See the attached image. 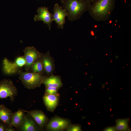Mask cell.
I'll use <instances>...</instances> for the list:
<instances>
[{
	"label": "cell",
	"instance_id": "16",
	"mask_svg": "<svg viewBox=\"0 0 131 131\" xmlns=\"http://www.w3.org/2000/svg\"><path fill=\"white\" fill-rule=\"evenodd\" d=\"M13 113L4 105H0V121L8 126L10 124Z\"/></svg>",
	"mask_w": 131,
	"mask_h": 131
},
{
	"label": "cell",
	"instance_id": "13",
	"mask_svg": "<svg viewBox=\"0 0 131 131\" xmlns=\"http://www.w3.org/2000/svg\"><path fill=\"white\" fill-rule=\"evenodd\" d=\"M24 120L19 128L21 131H37L42 130L31 116L26 113Z\"/></svg>",
	"mask_w": 131,
	"mask_h": 131
},
{
	"label": "cell",
	"instance_id": "20",
	"mask_svg": "<svg viewBox=\"0 0 131 131\" xmlns=\"http://www.w3.org/2000/svg\"><path fill=\"white\" fill-rule=\"evenodd\" d=\"M67 131H82L81 126L79 124H71L66 129Z\"/></svg>",
	"mask_w": 131,
	"mask_h": 131
},
{
	"label": "cell",
	"instance_id": "2",
	"mask_svg": "<svg viewBox=\"0 0 131 131\" xmlns=\"http://www.w3.org/2000/svg\"><path fill=\"white\" fill-rule=\"evenodd\" d=\"M63 8L68 13L67 16L69 21L79 19L86 11H88L91 3L86 0H64Z\"/></svg>",
	"mask_w": 131,
	"mask_h": 131
},
{
	"label": "cell",
	"instance_id": "18",
	"mask_svg": "<svg viewBox=\"0 0 131 131\" xmlns=\"http://www.w3.org/2000/svg\"><path fill=\"white\" fill-rule=\"evenodd\" d=\"M130 119L129 118L118 119L116 120L115 127L116 131H125L129 130V123Z\"/></svg>",
	"mask_w": 131,
	"mask_h": 131
},
{
	"label": "cell",
	"instance_id": "14",
	"mask_svg": "<svg viewBox=\"0 0 131 131\" xmlns=\"http://www.w3.org/2000/svg\"><path fill=\"white\" fill-rule=\"evenodd\" d=\"M25 110L21 109H19L13 113L11 121L9 125L15 127L18 131L19 127L25 118Z\"/></svg>",
	"mask_w": 131,
	"mask_h": 131
},
{
	"label": "cell",
	"instance_id": "7",
	"mask_svg": "<svg viewBox=\"0 0 131 131\" xmlns=\"http://www.w3.org/2000/svg\"><path fill=\"white\" fill-rule=\"evenodd\" d=\"M23 56L26 61L25 66L26 71L29 72L30 68L34 62L41 56V53L38 51L34 47H26L24 50Z\"/></svg>",
	"mask_w": 131,
	"mask_h": 131
},
{
	"label": "cell",
	"instance_id": "24",
	"mask_svg": "<svg viewBox=\"0 0 131 131\" xmlns=\"http://www.w3.org/2000/svg\"><path fill=\"white\" fill-rule=\"evenodd\" d=\"M88 1L89 2L91 3H92V2H93L94 1L96 0H86Z\"/></svg>",
	"mask_w": 131,
	"mask_h": 131
},
{
	"label": "cell",
	"instance_id": "8",
	"mask_svg": "<svg viewBox=\"0 0 131 131\" xmlns=\"http://www.w3.org/2000/svg\"><path fill=\"white\" fill-rule=\"evenodd\" d=\"M53 18L58 25V27L62 29L65 23V17L68 13L65 9L58 3L55 4L53 8Z\"/></svg>",
	"mask_w": 131,
	"mask_h": 131
},
{
	"label": "cell",
	"instance_id": "21",
	"mask_svg": "<svg viewBox=\"0 0 131 131\" xmlns=\"http://www.w3.org/2000/svg\"><path fill=\"white\" fill-rule=\"evenodd\" d=\"M8 126L0 122V131H6Z\"/></svg>",
	"mask_w": 131,
	"mask_h": 131
},
{
	"label": "cell",
	"instance_id": "12",
	"mask_svg": "<svg viewBox=\"0 0 131 131\" xmlns=\"http://www.w3.org/2000/svg\"><path fill=\"white\" fill-rule=\"evenodd\" d=\"M59 93L55 95L45 94L43 98L44 104L47 110L53 112L59 103L60 98Z\"/></svg>",
	"mask_w": 131,
	"mask_h": 131
},
{
	"label": "cell",
	"instance_id": "6",
	"mask_svg": "<svg viewBox=\"0 0 131 131\" xmlns=\"http://www.w3.org/2000/svg\"><path fill=\"white\" fill-rule=\"evenodd\" d=\"M26 63L23 56L17 57L13 62H10L5 58L3 61V71L6 74H13L15 73L18 68L25 66Z\"/></svg>",
	"mask_w": 131,
	"mask_h": 131
},
{
	"label": "cell",
	"instance_id": "4",
	"mask_svg": "<svg viewBox=\"0 0 131 131\" xmlns=\"http://www.w3.org/2000/svg\"><path fill=\"white\" fill-rule=\"evenodd\" d=\"M17 93V88L10 79H5L0 81V98L9 97L13 102Z\"/></svg>",
	"mask_w": 131,
	"mask_h": 131
},
{
	"label": "cell",
	"instance_id": "5",
	"mask_svg": "<svg viewBox=\"0 0 131 131\" xmlns=\"http://www.w3.org/2000/svg\"><path fill=\"white\" fill-rule=\"evenodd\" d=\"M71 124V121L69 119L56 116L49 121L46 126L48 131H62Z\"/></svg>",
	"mask_w": 131,
	"mask_h": 131
},
{
	"label": "cell",
	"instance_id": "3",
	"mask_svg": "<svg viewBox=\"0 0 131 131\" xmlns=\"http://www.w3.org/2000/svg\"><path fill=\"white\" fill-rule=\"evenodd\" d=\"M19 78L24 86L29 89H33L40 87L47 76L43 75L29 72H18Z\"/></svg>",
	"mask_w": 131,
	"mask_h": 131
},
{
	"label": "cell",
	"instance_id": "23",
	"mask_svg": "<svg viewBox=\"0 0 131 131\" xmlns=\"http://www.w3.org/2000/svg\"><path fill=\"white\" fill-rule=\"evenodd\" d=\"M16 129L13 127V126L10 125L8 126L7 129L6 131H15Z\"/></svg>",
	"mask_w": 131,
	"mask_h": 131
},
{
	"label": "cell",
	"instance_id": "17",
	"mask_svg": "<svg viewBox=\"0 0 131 131\" xmlns=\"http://www.w3.org/2000/svg\"><path fill=\"white\" fill-rule=\"evenodd\" d=\"M29 72L45 76L41 57L34 62L31 66Z\"/></svg>",
	"mask_w": 131,
	"mask_h": 131
},
{
	"label": "cell",
	"instance_id": "25",
	"mask_svg": "<svg viewBox=\"0 0 131 131\" xmlns=\"http://www.w3.org/2000/svg\"><path fill=\"white\" fill-rule=\"evenodd\" d=\"M60 0V1L61 2V3H62L63 2V1H64V0Z\"/></svg>",
	"mask_w": 131,
	"mask_h": 131
},
{
	"label": "cell",
	"instance_id": "11",
	"mask_svg": "<svg viewBox=\"0 0 131 131\" xmlns=\"http://www.w3.org/2000/svg\"><path fill=\"white\" fill-rule=\"evenodd\" d=\"M41 58L44 68L45 74L47 77L52 74L55 69L54 61L49 52L45 54L41 53Z\"/></svg>",
	"mask_w": 131,
	"mask_h": 131
},
{
	"label": "cell",
	"instance_id": "1",
	"mask_svg": "<svg viewBox=\"0 0 131 131\" xmlns=\"http://www.w3.org/2000/svg\"><path fill=\"white\" fill-rule=\"evenodd\" d=\"M116 0H96L92 3L89 10L91 16L97 21L108 19L115 7Z\"/></svg>",
	"mask_w": 131,
	"mask_h": 131
},
{
	"label": "cell",
	"instance_id": "22",
	"mask_svg": "<svg viewBox=\"0 0 131 131\" xmlns=\"http://www.w3.org/2000/svg\"><path fill=\"white\" fill-rule=\"evenodd\" d=\"M103 131H114L116 130L115 127L111 126L105 128Z\"/></svg>",
	"mask_w": 131,
	"mask_h": 131
},
{
	"label": "cell",
	"instance_id": "9",
	"mask_svg": "<svg viewBox=\"0 0 131 131\" xmlns=\"http://www.w3.org/2000/svg\"><path fill=\"white\" fill-rule=\"evenodd\" d=\"M37 12V14L34 16V21H43L44 24L48 26L49 29L50 30L51 24L53 21V14L49 12L47 7L45 6L39 7Z\"/></svg>",
	"mask_w": 131,
	"mask_h": 131
},
{
	"label": "cell",
	"instance_id": "19",
	"mask_svg": "<svg viewBox=\"0 0 131 131\" xmlns=\"http://www.w3.org/2000/svg\"><path fill=\"white\" fill-rule=\"evenodd\" d=\"M58 89L55 87L45 86V93L51 95H55L58 93Z\"/></svg>",
	"mask_w": 131,
	"mask_h": 131
},
{
	"label": "cell",
	"instance_id": "10",
	"mask_svg": "<svg viewBox=\"0 0 131 131\" xmlns=\"http://www.w3.org/2000/svg\"><path fill=\"white\" fill-rule=\"evenodd\" d=\"M25 112L31 116L39 127L42 129L46 125L49 121L47 116L41 110H25Z\"/></svg>",
	"mask_w": 131,
	"mask_h": 131
},
{
	"label": "cell",
	"instance_id": "15",
	"mask_svg": "<svg viewBox=\"0 0 131 131\" xmlns=\"http://www.w3.org/2000/svg\"><path fill=\"white\" fill-rule=\"evenodd\" d=\"M42 84H44L45 86L55 87L59 89L63 86L60 76L54 75L53 74L49 76H46L44 78Z\"/></svg>",
	"mask_w": 131,
	"mask_h": 131
}]
</instances>
